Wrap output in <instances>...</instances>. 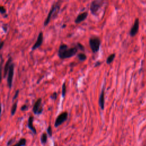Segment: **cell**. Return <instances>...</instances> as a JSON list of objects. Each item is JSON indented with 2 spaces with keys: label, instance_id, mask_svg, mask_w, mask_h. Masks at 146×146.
<instances>
[{
  "label": "cell",
  "instance_id": "cell-22",
  "mask_svg": "<svg viewBox=\"0 0 146 146\" xmlns=\"http://www.w3.org/2000/svg\"><path fill=\"white\" fill-rule=\"evenodd\" d=\"M47 134L48 135H49V136L52 137V127H51L50 126H48V127L47 128Z\"/></svg>",
  "mask_w": 146,
  "mask_h": 146
},
{
  "label": "cell",
  "instance_id": "cell-13",
  "mask_svg": "<svg viewBox=\"0 0 146 146\" xmlns=\"http://www.w3.org/2000/svg\"><path fill=\"white\" fill-rule=\"evenodd\" d=\"M99 105L102 110H104L105 108V90L102 88V92L99 98Z\"/></svg>",
  "mask_w": 146,
  "mask_h": 146
},
{
  "label": "cell",
  "instance_id": "cell-3",
  "mask_svg": "<svg viewBox=\"0 0 146 146\" xmlns=\"http://www.w3.org/2000/svg\"><path fill=\"white\" fill-rule=\"evenodd\" d=\"M104 3V0H93L90 5V11L93 15H96L98 10Z\"/></svg>",
  "mask_w": 146,
  "mask_h": 146
},
{
  "label": "cell",
  "instance_id": "cell-10",
  "mask_svg": "<svg viewBox=\"0 0 146 146\" xmlns=\"http://www.w3.org/2000/svg\"><path fill=\"white\" fill-rule=\"evenodd\" d=\"M88 16L87 12H83L82 13L78 14L77 18L75 20V23L77 24H80L86 20Z\"/></svg>",
  "mask_w": 146,
  "mask_h": 146
},
{
  "label": "cell",
  "instance_id": "cell-4",
  "mask_svg": "<svg viewBox=\"0 0 146 146\" xmlns=\"http://www.w3.org/2000/svg\"><path fill=\"white\" fill-rule=\"evenodd\" d=\"M59 8H60V6L58 5V4H54V5H53L52 9H51L49 13H48L47 18H46L45 22H44V26H47V25L49 24L52 17L54 16V14L55 13H56L58 11Z\"/></svg>",
  "mask_w": 146,
  "mask_h": 146
},
{
  "label": "cell",
  "instance_id": "cell-14",
  "mask_svg": "<svg viewBox=\"0 0 146 146\" xmlns=\"http://www.w3.org/2000/svg\"><path fill=\"white\" fill-rule=\"evenodd\" d=\"M47 134L46 132H43V134H42L41 137V143L44 144L47 143Z\"/></svg>",
  "mask_w": 146,
  "mask_h": 146
},
{
  "label": "cell",
  "instance_id": "cell-1",
  "mask_svg": "<svg viewBox=\"0 0 146 146\" xmlns=\"http://www.w3.org/2000/svg\"><path fill=\"white\" fill-rule=\"evenodd\" d=\"M78 51L77 46L69 47L66 44H61L58 51V56L62 60L70 58L77 54Z\"/></svg>",
  "mask_w": 146,
  "mask_h": 146
},
{
  "label": "cell",
  "instance_id": "cell-15",
  "mask_svg": "<svg viewBox=\"0 0 146 146\" xmlns=\"http://www.w3.org/2000/svg\"><path fill=\"white\" fill-rule=\"evenodd\" d=\"M26 144V140L25 138H21L20 140L18 141L17 143L14 144L13 146H25Z\"/></svg>",
  "mask_w": 146,
  "mask_h": 146
},
{
  "label": "cell",
  "instance_id": "cell-6",
  "mask_svg": "<svg viewBox=\"0 0 146 146\" xmlns=\"http://www.w3.org/2000/svg\"><path fill=\"white\" fill-rule=\"evenodd\" d=\"M14 64L13 63H12L10 65V68L8 71L7 75V83L8 87L11 88L13 85V80L14 76Z\"/></svg>",
  "mask_w": 146,
  "mask_h": 146
},
{
  "label": "cell",
  "instance_id": "cell-9",
  "mask_svg": "<svg viewBox=\"0 0 146 146\" xmlns=\"http://www.w3.org/2000/svg\"><path fill=\"white\" fill-rule=\"evenodd\" d=\"M43 33L41 31L39 33L38 36V38H37V41H36L35 43H34V45L33 46L32 48H31V49L32 50H35L38 48V47H39L40 46L42 45V43H43Z\"/></svg>",
  "mask_w": 146,
  "mask_h": 146
},
{
  "label": "cell",
  "instance_id": "cell-30",
  "mask_svg": "<svg viewBox=\"0 0 146 146\" xmlns=\"http://www.w3.org/2000/svg\"><path fill=\"white\" fill-rule=\"evenodd\" d=\"M1 113H2V106L1 103H0V117H1Z\"/></svg>",
  "mask_w": 146,
  "mask_h": 146
},
{
  "label": "cell",
  "instance_id": "cell-16",
  "mask_svg": "<svg viewBox=\"0 0 146 146\" xmlns=\"http://www.w3.org/2000/svg\"><path fill=\"white\" fill-rule=\"evenodd\" d=\"M115 58V54H112L110 56H109V57L107 58L106 60V63L107 64H111V63L113 62L114 59Z\"/></svg>",
  "mask_w": 146,
  "mask_h": 146
},
{
  "label": "cell",
  "instance_id": "cell-18",
  "mask_svg": "<svg viewBox=\"0 0 146 146\" xmlns=\"http://www.w3.org/2000/svg\"><path fill=\"white\" fill-rule=\"evenodd\" d=\"M17 103L18 102L16 101L15 103H14L12 107V110H11V114L12 115H14L15 114L16 110H17Z\"/></svg>",
  "mask_w": 146,
  "mask_h": 146
},
{
  "label": "cell",
  "instance_id": "cell-26",
  "mask_svg": "<svg viewBox=\"0 0 146 146\" xmlns=\"http://www.w3.org/2000/svg\"><path fill=\"white\" fill-rule=\"evenodd\" d=\"M14 140H15V139H14V138H12L10 139V140H9L7 143V146H10V145H11L14 142Z\"/></svg>",
  "mask_w": 146,
  "mask_h": 146
},
{
  "label": "cell",
  "instance_id": "cell-24",
  "mask_svg": "<svg viewBox=\"0 0 146 146\" xmlns=\"http://www.w3.org/2000/svg\"><path fill=\"white\" fill-rule=\"evenodd\" d=\"M19 93H20V90H17L16 91V92L15 93V94H14V95L13 96V100L14 101L17 98V97L18 96V95H19Z\"/></svg>",
  "mask_w": 146,
  "mask_h": 146
},
{
  "label": "cell",
  "instance_id": "cell-17",
  "mask_svg": "<svg viewBox=\"0 0 146 146\" xmlns=\"http://www.w3.org/2000/svg\"><path fill=\"white\" fill-rule=\"evenodd\" d=\"M77 58L80 61L83 62V61L86 60L87 56L84 53H79L77 55Z\"/></svg>",
  "mask_w": 146,
  "mask_h": 146
},
{
  "label": "cell",
  "instance_id": "cell-27",
  "mask_svg": "<svg viewBox=\"0 0 146 146\" xmlns=\"http://www.w3.org/2000/svg\"><path fill=\"white\" fill-rule=\"evenodd\" d=\"M27 109H28V107H27V106L26 105H23V106H22V107H21V110L22 111H25V110H26Z\"/></svg>",
  "mask_w": 146,
  "mask_h": 146
},
{
  "label": "cell",
  "instance_id": "cell-23",
  "mask_svg": "<svg viewBox=\"0 0 146 146\" xmlns=\"http://www.w3.org/2000/svg\"><path fill=\"white\" fill-rule=\"evenodd\" d=\"M77 47L78 48V49H80V50L81 51H84V47H83V46L82 45L81 43H78L77 45Z\"/></svg>",
  "mask_w": 146,
  "mask_h": 146
},
{
  "label": "cell",
  "instance_id": "cell-20",
  "mask_svg": "<svg viewBox=\"0 0 146 146\" xmlns=\"http://www.w3.org/2000/svg\"><path fill=\"white\" fill-rule=\"evenodd\" d=\"M66 93V83L64 82L62 87V95L63 97L65 96Z\"/></svg>",
  "mask_w": 146,
  "mask_h": 146
},
{
  "label": "cell",
  "instance_id": "cell-11",
  "mask_svg": "<svg viewBox=\"0 0 146 146\" xmlns=\"http://www.w3.org/2000/svg\"><path fill=\"white\" fill-rule=\"evenodd\" d=\"M12 63V57H9L8 58L7 62H6L5 64V66H4V77L5 78L8 75V71H9V69L10 68V65H11Z\"/></svg>",
  "mask_w": 146,
  "mask_h": 146
},
{
  "label": "cell",
  "instance_id": "cell-2",
  "mask_svg": "<svg viewBox=\"0 0 146 146\" xmlns=\"http://www.w3.org/2000/svg\"><path fill=\"white\" fill-rule=\"evenodd\" d=\"M101 40L97 37H91L89 39V45L93 53L95 54L99 50L101 46Z\"/></svg>",
  "mask_w": 146,
  "mask_h": 146
},
{
  "label": "cell",
  "instance_id": "cell-19",
  "mask_svg": "<svg viewBox=\"0 0 146 146\" xmlns=\"http://www.w3.org/2000/svg\"><path fill=\"white\" fill-rule=\"evenodd\" d=\"M4 63V60L3 58H1V61H0V83H1L2 81V72H3V64Z\"/></svg>",
  "mask_w": 146,
  "mask_h": 146
},
{
  "label": "cell",
  "instance_id": "cell-25",
  "mask_svg": "<svg viewBox=\"0 0 146 146\" xmlns=\"http://www.w3.org/2000/svg\"><path fill=\"white\" fill-rule=\"evenodd\" d=\"M57 92H54L53 94L50 96V98L53 99H54V100H56V99H57Z\"/></svg>",
  "mask_w": 146,
  "mask_h": 146
},
{
  "label": "cell",
  "instance_id": "cell-28",
  "mask_svg": "<svg viewBox=\"0 0 146 146\" xmlns=\"http://www.w3.org/2000/svg\"><path fill=\"white\" fill-rule=\"evenodd\" d=\"M4 44H5V42H4V41L0 42V50H1L2 49V48L4 47Z\"/></svg>",
  "mask_w": 146,
  "mask_h": 146
},
{
  "label": "cell",
  "instance_id": "cell-21",
  "mask_svg": "<svg viewBox=\"0 0 146 146\" xmlns=\"http://www.w3.org/2000/svg\"><path fill=\"white\" fill-rule=\"evenodd\" d=\"M6 13V10L5 7L3 6H0V13L2 14H4Z\"/></svg>",
  "mask_w": 146,
  "mask_h": 146
},
{
  "label": "cell",
  "instance_id": "cell-8",
  "mask_svg": "<svg viewBox=\"0 0 146 146\" xmlns=\"http://www.w3.org/2000/svg\"><path fill=\"white\" fill-rule=\"evenodd\" d=\"M139 29V20L138 18H136L135 20V22L133 24L132 26L131 27L130 31V35L131 37H135L136 35V34L138 33Z\"/></svg>",
  "mask_w": 146,
  "mask_h": 146
},
{
  "label": "cell",
  "instance_id": "cell-12",
  "mask_svg": "<svg viewBox=\"0 0 146 146\" xmlns=\"http://www.w3.org/2000/svg\"><path fill=\"white\" fill-rule=\"evenodd\" d=\"M33 121H34V117L33 116H29L28 119V122H27V127L30 130L32 131L34 134H37V130H36L34 126H33Z\"/></svg>",
  "mask_w": 146,
  "mask_h": 146
},
{
  "label": "cell",
  "instance_id": "cell-7",
  "mask_svg": "<svg viewBox=\"0 0 146 146\" xmlns=\"http://www.w3.org/2000/svg\"><path fill=\"white\" fill-rule=\"evenodd\" d=\"M33 111L35 114L39 115L43 111V107L42 105V98L38 99L33 107Z\"/></svg>",
  "mask_w": 146,
  "mask_h": 146
},
{
  "label": "cell",
  "instance_id": "cell-5",
  "mask_svg": "<svg viewBox=\"0 0 146 146\" xmlns=\"http://www.w3.org/2000/svg\"><path fill=\"white\" fill-rule=\"evenodd\" d=\"M67 118H68V113H67V112H63V113L60 114V115L57 116L56 121H55V127H58L61 125L63 123H64L66 120H67Z\"/></svg>",
  "mask_w": 146,
  "mask_h": 146
},
{
  "label": "cell",
  "instance_id": "cell-29",
  "mask_svg": "<svg viewBox=\"0 0 146 146\" xmlns=\"http://www.w3.org/2000/svg\"><path fill=\"white\" fill-rule=\"evenodd\" d=\"M101 64V62H100V61H97V62L95 63V65H94V66L95 67H98L99 66V65H100Z\"/></svg>",
  "mask_w": 146,
  "mask_h": 146
}]
</instances>
